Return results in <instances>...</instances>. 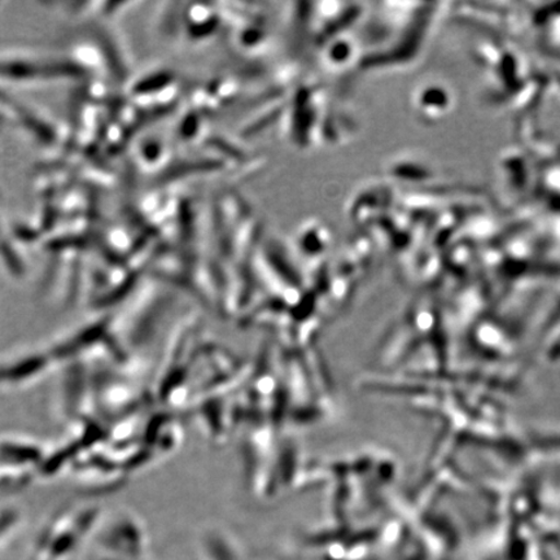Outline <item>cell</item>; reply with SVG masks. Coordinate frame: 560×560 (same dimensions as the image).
<instances>
[{
    "mask_svg": "<svg viewBox=\"0 0 560 560\" xmlns=\"http://www.w3.org/2000/svg\"><path fill=\"white\" fill-rule=\"evenodd\" d=\"M91 516L58 517L40 536L33 560H72L91 527Z\"/></svg>",
    "mask_w": 560,
    "mask_h": 560,
    "instance_id": "1",
    "label": "cell"
},
{
    "mask_svg": "<svg viewBox=\"0 0 560 560\" xmlns=\"http://www.w3.org/2000/svg\"><path fill=\"white\" fill-rule=\"evenodd\" d=\"M120 520L116 524H110L103 535V549L116 557L114 560H143L149 551V538L144 529L130 517Z\"/></svg>",
    "mask_w": 560,
    "mask_h": 560,
    "instance_id": "2",
    "label": "cell"
}]
</instances>
